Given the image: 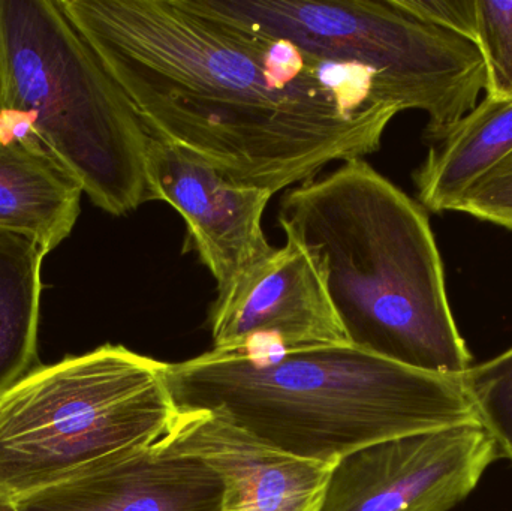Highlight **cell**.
<instances>
[{"instance_id": "6da1fadb", "label": "cell", "mask_w": 512, "mask_h": 511, "mask_svg": "<svg viewBox=\"0 0 512 511\" xmlns=\"http://www.w3.org/2000/svg\"><path fill=\"white\" fill-rule=\"evenodd\" d=\"M152 137L271 194L381 147L400 113L346 66L192 11L183 0H57ZM354 69V68H352Z\"/></svg>"}, {"instance_id": "7a4b0ae2", "label": "cell", "mask_w": 512, "mask_h": 511, "mask_svg": "<svg viewBox=\"0 0 512 511\" xmlns=\"http://www.w3.org/2000/svg\"><path fill=\"white\" fill-rule=\"evenodd\" d=\"M277 221L312 258L352 345L427 374L471 369L427 210L364 158L288 189Z\"/></svg>"}, {"instance_id": "3957f363", "label": "cell", "mask_w": 512, "mask_h": 511, "mask_svg": "<svg viewBox=\"0 0 512 511\" xmlns=\"http://www.w3.org/2000/svg\"><path fill=\"white\" fill-rule=\"evenodd\" d=\"M165 380L177 410L215 411L262 443L319 464L478 422L462 377L415 371L355 345L212 350L167 363Z\"/></svg>"}, {"instance_id": "277c9868", "label": "cell", "mask_w": 512, "mask_h": 511, "mask_svg": "<svg viewBox=\"0 0 512 511\" xmlns=\"http://www.w3.org/2000/svg\"><path fill=\"white\" fill-rule=\"evenodd\" d=\"M0 113L30 134L104 212L150 201V134L57 0H0Z\"/></svg>"}, {"instance_id": "5b68a950", "label": "cell", "mask_w": 512, "mask_h": 511, "mask_svg": "<svg viewBox=\"0 0 512 511\" xmlns=\"http://www.w3.org/2000/svg\"><path fill=\"white\" fill-rule=\"evenodd\" d=\"M165 368L107 344L32 369L0 396V500H21L159 443L177 416Z\"/></svg>"}, {"instance_id": "8992f818", "label": "cell", "mask_w": 512, "mask_h": 511, "mask_svg": "<svg viewBox=\"0 0 512 511\" xmlns=\"http://www.w3.org/2000/svg\"><path fill=\"white\" fill-rule=\"evenodd\" d=\"M192 11L319 62L366 72L399 111L427 116L424 137L441 141L486 92L474 42L418 20L396 0H183Z\"/></svg>"}, {"instance_id": "52a82bcc", "label": "cell", "mask_w": 512, "mask_h": 511, "mask_svg": "<svg viewBox=\"0 0 512 511\" xmlns=\"http://www.w3.org/2000/svg\"><path fill=\"white\" fill-rule=\"evenodd\" d=\"M499 458L478 422L382 441L333 465L318 511H450Z\"/></svg>"}, {"instance_id": "ba28073f", "label": "cell", "mask_w": 512, "mask_h": 511, "mask_svg": "<svg viewBox=\"0 0 512 511\" xmlns=\"http://www.w3.org/2000/svg\"><path fill=\"white\" fill-rule=\"evenodd\" d=\"M209 311L213 351H301L352 345L310 255L294 240L224 287Z\"/></svg>"}, {"instance_id": "9c48e42d", "label": "cell", "mask_w": 512, "mask_h": 511, "mask_svg": "<svg viewBox=\"0 0 512 511\" xmlns=\"http://www.w3.org/2000/svg\"><path fill=\"white\" fill-rule=\"evenodd\" d=\"M146 173L150 201H164L180 213L183 251L198 255L216 288L273 251L262 230L271 192L236 182L197 153L152 135Z\"/></svg>"}, {"instance_id": "30bf717a", "label": "cell", "mask_w": 512, "mask_h": 511, "mask_svg": "<svg viewBox=\"0 0 512 511\" xmlns=\"http://www.w3.org/2000/svg\"><path fill=\"white\" fill-rule=\"evenodd\" d=\"M161 443L218 474L222 511H318L333 468L280 452L215 411L177 410Z\"/></svg>"}, {"instance_id": "8fae6325", "label": "cell", "mask_w": 512, "mask_h": 511, "mask_svg": "<svg viewBox=\"0 0 512 511\" xmlns=\"http://www.w3.org/2000/svg\"><path fill=\"white\" fill-rule=\"evenodd\" d=\"M222 500L209 465L159 441L15 503L20 511H222Z\"/></svg>"}, {"instance_id": "7c38bea8", "label": "cell", "mask_w": 512, "mask_h": 511, "mask_svg": "<svg viewBox=\"0 0 512 511\" xmlns=\"http://www.w3.org/2000/svg\"><path fill=\"white\" fill-rule=\"evenodd\" d=\"M83 194L29 129L0 113V231L26 237L47 257L71 236Z\"/></svg>"}, {"instance_id": "4fadbf2b", "label": "cell", "mask_w": 512, "mask_h": 511, "mask_svg": "<svg viewBox=\"0 0 512 511\" xmlns=\"http://www.w3.org/2000/svg\"><path fill=\"white\" fill-rule=\"evenodd\" d=\"M512 152V99L484 96L430 147L414 176L417 201L433 213L454 212L463 195Z\"/></svg>"}, {"instance_id": "5bb4252c", "label": "cell", "mask_w": 512, "mask_h": 511, "mask_svg": "<svg viewBox=\"0 0 512 511\" xmlns=\"http://www.w3.org/2000/svg\"><path fill=\"white\" fill-rule=\"evenodd\" d=\"M44 258L26 237L0 231V396L36 360Z\"/></svg>"}, {"instance_id": "9a60e30c", "label": "cell", "mask_w": 512, "mask_h": 511, "mask_svg": "<svg viewBox=\"0 0 512 511\" xmlns=\"http://www.w3.org/2000/svg\"><path fill=\"white\" fill-rule=\"evenodd\" d=\"M478 423L512 462V347L489 362L471 366L462 377Z\"/></svg>"}, {"instance_id": "2e32d148", "label": "cell", "mask_w": 512, "mask_h": 511, "mask_svg": "<svg viewBox=\"0 0 512 511\" xmlns=\"http://www.w3.org/2000/svg\"><path fill=\"white\" fill-rule=\"evenodd\" d=\"M477 44L487 72L486 96L512 99V0H477Z\"/></svg>"}, {"instance_id": "e0dca14e", "label": "cell", "mask_w": 512, "mask_h": 511, "mask_svg": "<svg viewBox=\"0 0 512 511\" xmlns=\"http://www.w3.org/2000/svg\"><path fill=\"white\" fill-rule=\"evenodd\" d=\"M454 212L512 231V152L463 195Z\"/></svg>"}, {"instance_id": "ac0fdd59", "label": "cell", "mask_w": 512, "mask_h": 511, "mask_svg": "<svg viewBox=\"0 0 512 511\" xmlns=\"http://www.w3.org/2000/svg\"><path fill=\"white\" fill-rule=\"evenodd\" d=\"M396 3L418 20L456 33L474 44L477 41V0H396Z\"/></svg>"}, {"instance_id": "d6986e66", "label": "cell", "mask_w": 512, "mask_h": 511, "mask_svg": "<svg viewBox=\"0 0 512 511\" xmlns=\"http://www.w3.org/2000/svg\"><path fill=\"white\" fill-rule=\"evenodd\" d=\"M0 511H20V509L15 501L0 500Z\"/></svg>"}]
</instances>
